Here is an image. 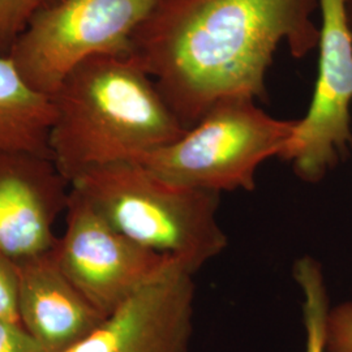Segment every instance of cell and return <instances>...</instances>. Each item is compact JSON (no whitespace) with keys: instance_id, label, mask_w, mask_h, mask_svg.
<instances>
[{"instance_id":"obj_16","label":"cell","mask_w":352,"mask_h":352,"mask_svg":"<svg viewBox=\"0 0 352 352\" xmlns=\"http://www.w3.org/2000/svg\"><path fill=\"white\" fill-rule=\"evenodd\" d=\"M0 352H47L20 324L0 320Z\"/></svg>"},{"instance_id":"obj_4","label":"cell","mask_w":352,"mask_h":352,"mask_svg":"<svg viewBox=\"0 0 352 352\" xmlns=\"http://www.w3.org/2000/svg\"><path fill=\"white\" fill-rule=\"evenodd\" d=\"M248 97L214 103L197 124L174 142L142 155L138 162L166 182L209 192L256 188L260 164L279 157L296 120L265 113Z\"/></svg>"},{"instance_id":"obj_6","label":"cell","mask_w":352,"mask_h":352,"mask_svg":"<svg viewBox=\"0 0 352 352\" xmlns=\"http://www.w3.org/2000/svg\"><path fill=\"white\" fill-rule=\"evenodd\" d=\"M318 74L308 113L279 158L307 183H318L352 149V36L343 0H320Z\"/></svg>"},{"instance_id":"obj_9","label":"cell","mask_w":352,"mask_h":352,"mask_svg":"<svg viewBox=\"0 0 352 352\" xmlns=\"http://www.w3.org/2000/svg\"><path fill=\"white\" fill-rule=\"evenodd\" d=\"M69 192L50 155L0 151V252L19 264L52 251Z\"/></svg>"},{"instance_id":"obj_15","label":"cell","mask_w":352,"mask_h":352,"mask_svg":"<svg viewBox=\"0 0 352 352\" xmlns=\"http://www.w3.org/2000/svg\"><path fill=\"white\" fill-rule=\"evenodd\" d=\"M0 320L19 322L17 314V267L0 252Z\"/></svg>"},{"instance_id":"obj_11","label":"cell","mask_w":352,"mask_h":352,"mask_svg":"<svg viewBox=\"0 0 352 352\" xmlns=\"http://www.w3.org/2000/svg\"><path fill=\"white\" fill-rule=\"evenodd\" d=\"M54 118L51 98L26 82L10 56H0V151L50 155Z\"/></svg>"},{"instance_id":"obj_13","label":"cell","mask_w":352,"mask_h":352,"mask_svg":"<svg viewBox=\"0 0 352 352\" xmlns=\"http://www.w3.org/2000/svg\"><path fill=\"white\" fill-rule=\"evenodd\" d=\"M54 1L56 0H0V56H10L34 16Z\"/></svg>"},{"instance_id":"obj_17","label":"cell","mask_w":352,"mask_h":352,"mask_svg":"<svg viewBox=\"0 0 352 352\" xmlns=\"http://www.w3.org/2000/svg\"><path fill=\"white\" fill-rule=\"evenodd\" d=\"M343 11L346 16V23L352 36V0H343Z\"/></svg>"},{"instance_id":"obj_8","label":"cell","mask_w":352,"mask_h":352,"mask_svg":"<svg viewBox=\"0 0 352 352\" xmlns=\"http://www.w3.org/2000/svg\"><path fill=\"white\" fill-rule=\"evenodd\" d=\"M193 276L173 260L65 352H188L195 317Z\"/></svg>"},{"instance_id":"obj_2","label":"cell","mask_w":352,"mask_h":352,"mask_svg":"<svg viewBox=\"0 0 352 352\" xmlns=\"http://www.w3.org/2000/svg\"><path fill=\"white\" fill-rule=\"evenodd\" d=\"M51 101L49 151L69 184L90 168L138 161L187 131L129 55L89 58L64 78Z\"/></svg>"},{"instance_id":"obj_3","label":"cell","mask_w":352,"mask_h":352,"mask_svg":"<svg viewBox=\"0 0 352 352\" xmlns=\"http://www.w3.org/2000/svg\"><path fill=\"white\" fill-rule=\"evenodd\" d=\"M71 190L128 239L174 257L192 274L228 244L217 218L219 193L168 183L138 161L90 168Z\"/></svg>"},{"instance_id":"obj_1","label":"cell","mask_w":352,"mask_h":352,"mask_svg":"<svg viewBox=\"0 0 352 352\" xmlns=\"http://www.w3.org/2000/svg\"><path fill=\"white\" fill-rule=\"evenodd\" d=\"M316 10L320 0H161L132 34L129 56L189 129L227 97L265 100L280 43L296 59L318 47Z\"/></svg>"},{"instance_id":"obj_12","label":"cell","mask_w":352,"mask_h":352,"mask_svg":"<svg viewBox=\"0 0 352 352\" xmlns=\"http://www.w3.org/2000/svg\"><path fill=\"white\" fill-rule=\"evenodd\" d=\"M294 278L302 295L305 352H324L330 300L322 267L315 258L304 256L294 265Z\"/></svg>"},{"instance_id":"obj_10","label":"cell","mask_w":352,"mask_h":352,"mask_svg":"<svg viewBox=\"0 0 352 352\" xmlns=\"http://www.w3.org/2000/svg\"><path fill=\"white\" fill-rule=\"evenodd\" d=\"M16 267L19 322L46 351L69 350L106 318L64 274L54 250Z\"/></svg>"},{"instance_id":"obj_5","label":"cell","mask_w":352,"mask_h":352,"mask_svg":"<svg viewBox=\"0 0 352 352\" xmlns=\"http://www.w3.org/2000/svg\"><path fill=\"white\" fill-rule=\"evenodd\" d=\"M161 0H56L41 10L10 58L38 93L52 98L78 64L129 55L132 34Z\"/></svg>"},{"instance_id":"obj_7","label":"cell","mask_w":352,"mask_h":352,"mask_svg":"<svg viewBox=\"0 0 352 352\" xmlns=\"http://www.w3.org/2000/svg\"><path fill=\"white\" fill-rule=\"evenodd\" d=\"M54 254L76 289L106 317L176 260L128 239L74 190Z\"/></svg>"},{"instance_id":"obj_14","label":"cell","mask_w":352,"mask_h":352,"mask_svg":"<svg viewBox=\"0 0 352 352\" xmlns=\"http://www.w3.org/2000/svg\"><path fill=\"white\" fill-rule=\"evenodd\" d=\"M324 352H352V302L330 308Z\"/></svg>"}]
</instances>
